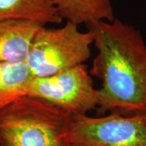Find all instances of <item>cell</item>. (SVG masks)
<instances>
[{
	"mask_svg": "<svg viewBox=\"0 0 146 146\" xmlns=\"http://www.w3.org/2000/svg\"><path fill=\"white\" fill-rule=\"evenodd\" d=\"M97 54L90 75L98 79L100 114L146 113V42L136 28L115 18L87 25Z\"/></svg>",
	"mask_w": 146,
	"mask_h": 146,
	"instance_id": "1",
	"label": "cell"
},
{
	"mask_svg": "<svg viewBox=\"0 0 146 146\" xmlns=\"http://www.w3.org/2000/svg\"><path fill=\"white\" fill-rule=\"evenodd\" d=\"M72 116L25 95L0 111V146H70Z\"/></svg>",
	"mask_w": 146,
	"mask_h": 146,
	"instance_id": "2",
	"label": "cell"
},
{
	"mask_svg": "<svg viewBox=\"0 0 146 146\" xmlns=\"http://www.w3.org/2000/svg\"><path fill=\"white\" fill-rule=\"evenodd\" d=\"M93 42L91 32L81 31L71 22L59 28L43 25L33 40L25 63L33 77L50 76L89 60Z\"/></svg>",
	"mask_w": 146,
	"mask_h": 146,
	"instance_id": "3",
	"label": "cell"
},
{
	"mask_svg": "<svg viewBox=\"0 0 146 146\" xmlns=\"http://www.w3.org/2000/svg\"><path fill=\"white\" fill-rule=\"evenodd\" d=\"M27 95L44 101L72 115H88L98 109V89L84 64L50 76L33 77Z\"/></svg>",
	"mask_w": 146,
	"mask_h": 146,
	"instance_id": "4",
	"label": "cell"
},
{
	"mask_svg": "<svg viewBox=\"0 0 146 146\" xmlns=\"http://www.w3.org/2000/svg\"><path fill=\"white\" fill-rule=\"evenodd\" d=\"M70 146H146L144 115H73Z\"/></svg>",
	"mask_w": 146,
	"mask_h": 146,
	"instance_id": "5",
	"label": "cell"
},
{
	"mask_svg": "<svg viewBox=\"0 0 146 146\" xmlns=\"http://www.w3.org/2000/svg\"><path fill=\"white\" fill-rule=\"evenodd\" d=\"M43 25L27 20L0 21V62H25L36 33Z\"/></svg>",
	"mask_w": 146,
	"mask_h": 146,
	"instance_id": "6",
	"label": "cell"
},
{
	"mask_svg": "<svg viewBox=\"0 0 146 146\" xmlns=\"http://www.w3.org/2000/svg\"><path fill=\"white\" fill-rule=\"evenodd\" d=\"M62 20L76 25L98 21H112L115 18L112 0H53Z\"/></svg>",
	"mask_w": 146,
	"mask_h": 146,
	"instance_id": "7",
	"label": "cell"
},
{
	"mask_svg": "<svg viewBox=\"0 0 146 146\" xmlns=\"http://www.w3.org/2000/svg\"><path fill=\"white\" fill-rule=\"evenodd\" d=\"M27 20L44 25L60 24L53 0H0V21Z\"/></svg>",
	"mask_w": 146,
	"mask_h": 146,
	"instance_id": "8",
	"label": "cell"
},
{
	"mask_svg": "<svg viewBox=\"0 0 146 146\" xmlns=\"http://www.w3.org/2000/svg\"><path fill=\"white\" fill-rule=\"evenodd\" d=\"M32 78L25 62H0V111L27 95Z\"/></svg>",
	"mask_w": 146,
	"mask_h": 146,
	"instance_id": "9",
	"label": "cell"
},
{
	"mask_svg": "<svg viewBox=\"0 0 146 146\" xmlns=\"http://www.w3.org/2000/svg\"><path fill=\"white\" fill-rule=\"evenodd\" d=\"M144 119H145V123H146V113L144 115Z\"/></svg>",
	"mask_w": 146,
	"mask_h": 146,
	"instance_id": "10",
	"label": "cell"
}]
</instances>
